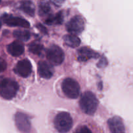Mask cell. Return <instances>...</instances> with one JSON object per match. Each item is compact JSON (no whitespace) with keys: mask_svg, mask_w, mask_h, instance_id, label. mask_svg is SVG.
Here are the masks:
<instances>
[{"mask_svg":"<svg viewBox=\"0 0 133 133\" xmlns=\"http://www.w3.org/2000/svg\"><path fill=\"white\" fill-rule=\"evenodd\" d=\"M74 133H92L91 130L87 126L83 125L78 127Z\"/></svg>","mask_w":133,"mask_h":133,"instance_id":"obj_20","label":"cell"},{"mask_svg":"<svg viewBox=\"0 0 133 133\" xmlns=\"http://www.w3.org/2000/svg\"><path fill=\"white\" fill-rule=\"evenodd\" d=\"M64 42L68 46L72 48H75L81 44V40L78 36L74 35H66L63 37Z\"/></svg>","mask_w":133,"mask_h":133,"instance_id":"obj_15","label":"cell"},{"mask_svg":"<svg viewBox=\"0 0 133 133\" xmlns=\"http://www.w3.org/2000/svg\"><path fill=\"white\" fill-rule=\"evenodd\" d=\"M29 50L32 54L40 56L42 53L43 50H44V46L40 43L37 42H33L29 45Z\"/></svg>","mask_w":133,"mask_h":133,"instance_id":"obj_17","label":"cell"},{"mask_svg":"<svg viewBox=\"0 0 133 133\" xmlns=\"http://www.w3.org/2000/svg\"><path fill=\"white\" fill-rule=\"evenodd\" d=\"M99 101L92 92H85L83 94L79 101V106L83 112L88 115H94L98 107Z\"/></svg>","mask_w":133,"mask_h":133,"instance_id":"obj_1","label":"cell"},{"mask_svg":"<svg viewBox=\"0 0 133 133\" xmlns=\"http://www.w3.org/2000/svg\"><path fill=\"white\" fill-rule=\"evenodd\" d=\"M14 71L22 77H27L32 72V65L31 62L27 58L21 60L16 64Z\"/></svg>","mask_w":133,"mask_h":133,"instance_id":"obj_8","label":"cell"},{"mask_svg":"<svg viewBox=\"0 0 133 133\" xmlns=\"http://www.w3.org/2000/svg\"><path fill=\"white\" fill-rule=\"evenodd\" d=\"M1 21L0 20V27H1Z\"/></svg>","mask_w":133,"mask_h":133,"instance_id":"obj_23","label":"cell"},{"mask_svg":"<svg viewBox=\"0 0 133 133\" xmlns=\"http://www.w3.org/2000/svg\"><path fill=\"white\" fill-rule=\"evenodd\" d=\"M7 51L13 57H19L24 52V45L21 42L14 41L8 45Z\"/></svg>","mask_w":133,"mask_h":133,"instance_id":"obj_13","label":"cell"},{"mask_svg":"<svg viewBox=\"0 0 133 133\" xmlns=\"http://www.w3.org/2000/svg\"><path fill=\"white\" fill-rule=\"evenodd\" d=\"M62 92L68 98L75 99L80 94V86L79 83L72 78H66L62 83Z\"/></svg>","mask_w":133,"mask_h":133,"instance_id":"obj_4","label":"cell"},{"mask_svg":"<svg viewBox=\"0 0 133 133\" xmlns=\"http://www.w3.org/2000/svg\"><path fill=\"white\" fill-rule=\"evenodd\" d=\"M46 57L51 64L55 66L61 64L64 60L63 50L57 45H51L46 51Z\"/></svg>","mask_w":133,"mask_h":133,"instance_id":"obj_5","label":"cell"},{"mask_svg":"<svg viewBox=\"0 0 133 133\" xmlns=\"http://www.w3.org/2000/svg\"><path fill=\"white\" fill-rule=\"evenodd\" d=\"M99 56L98 53L88 47H83L77 52V59L80 62H86L91 58H97Z\"/></svg>","mask_w":133,"mask_h":133,"instance_id":"obj_11","label":"cell"},{"mask_svg":"<svg viewBox=\"0 0 133 133\" xmlns=\"http://www.w3.org/2000/svg\"><path fill=\"white\" fill-rule=\"evenodd\" d=\"M38 71L42 78L49 79L53 75L54 70L49 63L44 61H40L38 64Z\"/></svg>","mask_w":133,"mask_h":133,"instance_id":"obj_12","label":"cell"},{"mask_svg":"<svg viewBox=\"0 0 133 133\" xmlns=\"http://www.w3.org/2000/svg\"><path fill=\"white\" fill-rule=\"evenodd\" d=\"M0 3H1V1H0Z\"/></svg>","mask_w":133,"mask_h":133,"instance_id":"obj_24","label":"cell"},{"mask_svg":"<svg viewBox=\"0 0 133 133\" xmlns=\"http://www.w3.org/2000/svg\"><path fill=\"white\" fill-rule=\"evenodd\" d=\"M54 125L58 132H69L73 127V119L71 115L66 112H59L55 118Z\"/></svg>","mask_w":133,"mask_h":133,"instance_id":"obj_3","label":"cell"},{"mask_svg":"<svg viewBox=\"0 0 133 133\" xmlns=\"http://www.w3.org/2000/svg\"><path fill=\"white\" fill-rule=\"evenodd\" d=\"M18 90V83L12 79L6 78L0 83V96L5 99L10 100L14 98Z\"/></svg>","mask_w":133,"mask_h":133,"instance_id":"obj_2","label":"cell"},{"mask_svg":"<svg viewBox=\"0 0 133 133\" xmlns=\"http://www.w3.org/2000/svg\"><path fill=\"white\" fill-rule=\"evenodd\" d=\"M64 14L62 11L57 12L55 15H49L45 19V23L47 25H61L63 23Z\"/></svg>","mask_w":133,"mask_h":133,"instance_id":"obj_14","label":"cell"},{"mask_svg":"<svg viewBox=\"0 0 133 133\" xmlns=\"http://www.w3.org/2000/svg\"><path fill=\"white\" fill-rule=\"evenodd\" d=\"M6 68V63L3 58H0V73L5 71Z\"/></svg>","mask_w":133,"mask_h":133,"instance_id":"obj_21","label":"cell"},{"mask_svg":"<svg viewBox=\"0 0 133 133\" xmlns=\"http://www.w3.org/2000/svg\"><path fill=\"white\" fill-rule=\"evenodd\" d=\"M14 36L20 41H28L31 38V34L28 31L25 30H16L14 32Z\"/></svg>","mask_w":133,"mask_h":133,"instance_id":"obj_18","label":"cell"},{"mask_svg":"<svg viewBox=\"0 0 133 133\" xmlns=\"http://www.w3.org/2000/svg\"><path fill=\"white\" fill-rule=\"evenodd\" d=\"M36 27H37V28L39 30H40V31H42V32H44V34L47 33L46 28H45V27H44L42 24H38Z\"/></svg>","mask_w":133,"mask_h":133,"instance_id":"obj_22","label":"cell"},{"mask_svg":"<svg viewBox=\"0 0 133 133\" xmlns=\"http://www.w3.org/2000/svg\"><path fill=\"white\" fill-rule=\"evenodd\" d=\"M85 23L83 17L76 15L71 18L66 24V29L71 35H76L81 33L84 29Z\"/></svg>","mask_w":133,"mask_h":133,"instance_id":"obj_6","label":"cell"},{"mask_svg":"<svg viewBox=\"0 0 133 133\" xmlns=\"http://www.w3.org/2000/svg\"><path fill=\"white\" fill-rule=\"evenodd\" d=\"M3 21L4 23L10 27H20L23 28H29L30 23L26 19L20 17L13 16L9 14H5L3 16Z\"/></svg>","mask_w":133,"mask_h":133,"instance_id":"obj_9","label":"cell"},{"mask_svg":"<svg viewBox=\"0 0 133 133\" xmlns=\"http://www.w3.org/2000/svg\"><path fill=\"white\" fill-rule=\"evenodd\" d=\"M15 124L21 133H30L31 125L29 118L25 114L18 112L15 114Z\"/></svg>","mask_w":133,"mask_h":133,"instance_id":"obj_7","label":"cell"},{"mask_svg":"<svg viewBox=\"0 0 133 133\" xmlns=\"http://www.w3.org/2000/svg\"><path fill=\"white\" fill-rule=\"evenodd\" d=\"M38 9L39 15L41 16H47L48 14H49L51 11L50 5L47 1H42L39 4Z\"/></svg>","mask_w":133,"mask_h":133,"instance_id":"obj_19","label":"cell"},{"mask_svg":"<svg viewBox=\"0 0 133 133\" xmlns=\"http://www.w3.org/2000/svg\"><path fill=\"white\" fill-rule=\"evenodd\" d=\"M108 125L111 133H125L124 123L119 116H114L108 120Z\"/></svg>","mask_w":133,"mask_h":133,"instance_id":"obj_10","label":"cell"},{"mask_svg":"<svg viewBox=\"0 0 133 133\" xmlns=\"http://www.w3.org/2000/svg\"><path fill=\"white\" fill-rule=\"evenodd\" d=\"M20 9L29 16H34L35 13V7L32 2L30 1H23L21 2Z\"/></svg>","mask_w":133,"mask_h":133,"instance_id":"obj_16","label":"cell"}]
</instances>
